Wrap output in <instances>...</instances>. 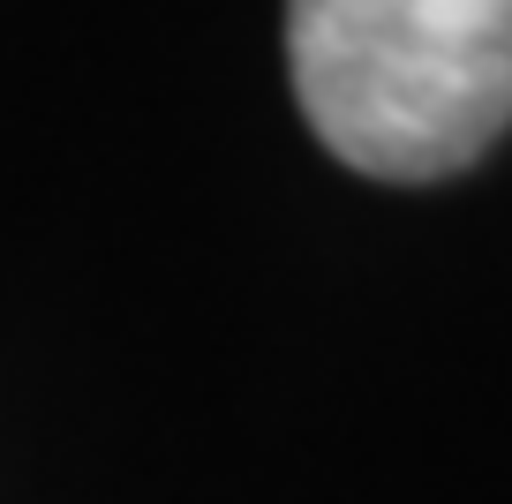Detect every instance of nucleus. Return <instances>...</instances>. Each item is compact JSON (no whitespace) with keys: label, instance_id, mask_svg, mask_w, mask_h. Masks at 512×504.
Segmentation results:
<instances>
[{"label":"nucleus","instance_id":"obj_1","mask_svg":"<svg viewBox=\"0 0 512 504\" xmlns=\"http://www.w3.org/2000/svg\"><path fill=\"white\" fill-rule=\"evenodd\" d=\"M317 143L377 181H445L512 121V0H287Z\"/></svg>","mask_w":512,"mask_h":504}]
</instances>
